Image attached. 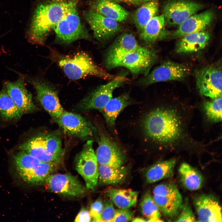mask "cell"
Listing matches in <instances>:
<instances>
[{
    "mask_svg": "<svg viewBox=\"0 0 222 222\" xmlns=\"http://www.w3.org/2000/svg\"><path fill=\"white\" fill-rule=\"evenodd\" d=\"M85 18L98 40L105 41L121 31L118 22L106 17L92 9L87 11Z\"/></svg>",
    "mask_w": 222,
    "mask_h": 222,
    "instance_id": "obj_14",
    "label": "cell"
},
{
    "mask_svg": "<svg viewBox=\"0 0 222 222\" xmlns=\"http://www.w3.org/2000/svg\"><path fill=\"white\" fill-rule=\"evenodd\" d=\"M141 46L132 35L122 34L116 38L108 50L105 60L106 66Z\"/></svg>",
    "mask_w": 222,
    "mask_h": 222,
    "instance_id": "obj_21",
    "label": "cell"
},
{
    "mask_svg": "<svg viewBox=\"0 0 222 222\" xmlns=\"http://www.w3.org/2000/svg\"><path fill=\"white\" fill-rule=\"evenodd\" d=\"M58 63L67 76L72 80L92 76L111 80L119 76L109 73L98 67L88 55L83 52L71 57H63Z\"/></svg>",
    "mask_w": 222,
    "mask_h": 222,
    "instance_id": "obj_3",
    "label": "cell"
},
{
    "mask_svg": "<svg viewBox=\"0 0 222 222\" xmlns=\"http://www.w3.org/2000/svg\"><path fill=\"white\" fill-rule=\"evenodd\" d=\"M23 113L7 93L5 88L0 91V115L5 121L19 119Z\"/></svg>",
    "mask_w": 222,
    "mask_h": 222,
    "instance_id": "obj_32",
    "label": "cell"
},
{
    "mask_svg": "<svg viewBox=\"0 0 222 222\" xmlns=\"http://www.w3.org/2000/svg\"><path fill=\"white\" fill-rule=\"evenodd\" d=\"M75 222H91L92 221V219L89 211L86 208H82L76 217Z\"/></svg>",
    "mask_w": 222,
    "mask_h": 222,
    "instance_id": "obj_41",
    "label": "cell"
},
{
    "mask_svg": "<svg viewBox=\"0 0 222 222\" xmlns=\"http://www.w3.org/2000/svg\"><path fill=\"white\" fill-rule=\"evenodd\" d=\"M93 141H88L74 161L76 169L84 179L87 189L94 190L98 183V165L93 147Z\"/></svg>",
    "mask_w": 222,
    "mask_h": 222,
    "instance_id": "obj_7",
    "label": "cell"
},
{
    "mask_svg": "<svg viewBox=\"0 0 222 222\" xmlns=\"http://www.w3.org/2000/svg\"><path fill=\"white\" fill-rule=\"evenodd\" d=\"M76 6L74 1H55L40 4L34 10L27 31L32 43L42 44L51 30L69 11Z\"/></svg>",
    "mask_w": 222,
    "mask_h": 222,
    "instance_id": "obj_2",
    "label": "cell"
},
{
    "mask_svg": "<svg viewBox=\"0 0 222 222\" xmlns=\"http://www.w3.org/2000/svg\"><path fill=\"white\" fill-rule=\"evenodd\" d=\"M59 164L41 162L29 170L19 174L25 182L32 185L44 183L47 178L56 170Z\"/></svg>",
    "mask_w": 222,
    "mask_h": 222,
    "instance_id": "obj_24",
    "label": "cell"
},
{
    "mask_svg": "<svg viewBox=\"0 0 222 222\" xmlns=\"http://www.w3.org/2000/svg\"><path fill=\"white\" fill-rule=\"evenodd\" d=\"M189 72L188 67L183 64L167 61L155 68L141 82L143 85H149L160 82L181 80Z\"/></svg>",
    "mask_w": 222,
    "mask_h": 222,
    "instance_id": "obj_13",
    "label": "cell"
},
{
    "mask_svg": "<svg viewBox=\"0 0 222 222\" xmlns=\"http://www.w3.org/2000/svg\"><path fill=\"white\" fill-rule=\"evenodd\" d=\"M113 1L117 2L125 3L129 4L135 5L140 6L142 5L143 2L141 0H112Z\"/></svg>",
    "mask_w": 222,
    "mask_h": 222,
    "instance_id": "obj_42",
    "label": "cell"
},
{
    "mask_svg": "<svg viewBox=\"0 0 222 222\" xmlns=\"http://www.w3.org/2000/svg\"><path fill=\"white\" fill-rule=\"evenodd\" d=\"M165 22L163 14L153 17L148 22L142 31L139 33L140 39L148 45L154 43L159 36Z\"/></svg>",
    "mask_w": 222,
    "mask_h": 222,
    "instance_id": "obj_31",
    "label": "cell"
},
{
    "mask_svg": "<svg viewBox=\"0 0 222 222\" xmlns=\"http://www.w3.org/2000/svg\"><path fill=\"white\" fill-rule=\"evenodd\" d=\"M57 40L69 43L78 39H89L90 37L82 24L76 6L67 12L54 27Z\"/></svg>",
    "mask_w": 222,
    "mask_h": 222,
    "instance_id": "obj_6",
    "label": "cell"
},
{
    "mask_svg": "<svg viewBox=\"0 0 222 222\" xmlns=\"http://www.w3.org/2000/svg\"><path fill=\"white\" fill-rule=\"evenodd\" d=\"M142 213L148 222L162 221L161 219V212L152 196L149 193L143 196L140 204Z\"/></svg>",
    "mask_w": 222,
    "mask_h": 222,
    "instance_id": "obj_33",
    "label": "cell"
},
{
    "mask_svg": "<svg viewBox=\"0 0 222 222\" xmlns=\"http://www.w3.org/2000/svg\"><path fill=\"white\" fill-rule=\"evenodd\" d=\"M44 183L47 189L52 192L72 197L82 196L87 190L76 177L69 174H51Z\"/></svg>",
    "mask_w": 222,
    "mask_h": 222,
    "instance_id": "obj_10",
    "label": "cell"
},
{
    "mask_svg": "<svg viewBox=\"0 0 222 222\" xmlns=\"http://www.w3.org/2000/svg\"><path fill=\"white\" fill-rule=\"evenodd\" d=\"M213 17L212 10H207L202 13L194 14L179 25L172 34L175 38L204 31L211 23Z\"/></svg>",
    "mask_w": 222,
    "mask_h": 222,
    "instance_id": "obj_19",
    "label": "cell"
},
{
    "mask_svg": "<svg viewBox=\"0 0 222 222\" xmlns=\"http://www.w3.org/2000/svg\"><path fill=\"white\" fill-rule=\"evenodd\" d=\"M13 158L19 174L31 169L41 162L26 152L22 150L15 154Z\"/></svg>",
    "mask_w": 222,
    "mask_h": 222,
    "instance_id": "obj_35",
    "label": "cell"
},
{
    "mask_svg": "<svg viewBox=\"0 0 222 222\" xmlns=\"http://www.w3.org/2000/svg\"><path fill=\"white\" fill-rule=\"evenodd\" d=\"M203 8L202 5L188 0H172L163 10L165 22L170 25H179Z\"/></svg>",
    "mask_w": 222,
    "mask_h": 222,
    "instance_id": "obj_12",
    "label": "cell"
},
{
    "mask_svg": "<svg viewBox=\"0 0 222 222\" xmlns=\"http://www.w3.org/2000/svg\"><path fill=\"white\" fill-rule=\"evenodd\" d=\"M198 221L220 222L222 221L221 208L214 196L203 194L196 197L194 201Z\"/></svg>",
    "mask_w": 222,
    "mask_h": 222,
    "instance_id": "obj_17",
    "label": "cell"
},
{
    "mask_svg": "<svg viewBox=\"0 0 222 222\" xmlns=\"http://www.w3.org/2000/svg\"><path fill=\"white\" fill-rule=\"evenodd\" d=\"M178 217L175 221L176 222L197 221L191 208L187 199L183 204Z\"/></svg>",
    "mask_w": 222,
    "mask_h": 222,
    "instance_id": "obj_38",
    "label": "cell"
},
{
    "mask_svg": "<svg viewBox=\"0 0 222 222\" xmlns=\"http://www.w3.org/2000/svg\"><path fill=\"white\" fill-rule=\"evenodd\" d=\"M107 196L119 208L129 209L135 205L138 196L137 192L130 189H110Z\"/></svg>",
    "mask_w": 222,
    "mask_h": 222,
    "instance_id": "obj_29",
    "label": "cell"
},
{
    "mask_svg": "<svg viewBox=\"0 0 222 222\" xmlns=\"http://www.w3.org/2000/svg\"><path fill=\"white\" fill-rule=\"evenodd\" d=\"M98 183L104 185H113L122 182L127 175V168L122 165L114 167L98 164Z\"/></svg>",
    "mask_w": 222,
    "mask_h": 222,
    "instance_id": "obj_27",
    "label": "cell"
},
{
    "mask_svg": "<svg viewBox=\"0 0 222 222\" xmlns=\"http://www.w3.org/2000/svg\"><path fill=\"white\" fill-rule=\"evenodd\" d=\"M143 2H146L154 0H141Z\"/></svg>",
    "mask_w": 222,
    "mask_h": 222,
    "instance_id": "obj_44",
    "label": "cell"
},
{
    "mask_svg": "<svg viewBox=\"0 0 222 222\" xmlns=\"http://www.w3.org/2000/svg\"><path fill=\"white\" fill-rule=\"evenodd\" d=\"M176 162L175 158L158 162L151 166L147 171L146 179L151 183L172 177Z\"/></svg>",
    "mask_w": 222,
    "mask_h": 222,
    "instance_id": "obj_26",
    "label": "cell"
},
{
    "mask_svg": "<svg viewBox=\"0 0 222 222\" xmlns=\"http://www.w3.org/2000/svg\"><path fill=\"white\" fill-rule=\"evenodd\" d=\"M5 88L23 114L32 112L37 109L33 102L31 94L26 87L23 77H20L14 81L5 82Z\"/></svg>",
    "mask_w": 222,
    "mask_h": 222,
    "instance_id": "obj_18",
    "label": "cell"
},
{
    "mask_svg": "<svg viewBox=\"0 0 222 222\" xmlns=\"http://www.w3.org/2000/svg\"><path fill=\"white\" fill-rule=\"evenodd\" d=\"M158 8V3L154 0L142 4L135 11L132 18L139 33L148 22L157 14Z\"/></svg>",
    "mask_w": 222,
    "mask_h": 222,
    "instance_id": "obj_30",
    "label": "cell"
},
{
    "mask_svg": "<svg viewBox=\"0 0 222 222\" xmlns=\"http://www.w3.org/2000/svg\"><path fill=\"white\" fill-rule=\"evenodd\" d=\"M178 110L170 106L153 109L143 119L146 135L151 140L162 146H171L181 139L184 122Z\"/></svg>",
    "mask_w": 222,
    "mask_h": 222,
    "instance_id": "obj_1",
    "label": "cell"
},
{
    "mask_svg": "<svg viewBox=\"0 0 222 222\" xmlns=\"http://www.w3.org/2000/svg\"><path fill=\"white\" fill-rule=\"evenodd\" d=\"M115 211L112 200L109 198H105L103 204L101 222H113Z\"/></svg>",
    "mask_w": 222,
    "mask_h": 222,
    "instance_id": "obj_37",
    "label": "cell"
},
{
    "mask_svg": "<svg viewBox=\"0 0 222 222\" xmlns=\"http://www.w3.org/2000/svg\"><path fill=\"white\" fill-rule=\"evenodd\" d=\"M46 147L51 155L62 160L64 151L62 141L59 136L54 134H44Z\"/></svg>",
    "mask_w": 222,
    "mask_h": 222,
    "instance_id": "obj_36",
    "label": "cell"
},
{
    "mask_svg": "<svg viewBox=\"0 0 222 222\" xmlns=\"http://www.w3.org/2000/svg\"><path fill=\"white\" fill-rule=\"evenodd\" d=\"M210 39L209 33L205 31L186 35L178 41L175 46V51L179 53L198 51L206 46Z\"/></svg>",
    "mask_w": 222,
    "mask_h": 222,
    "instance_id": "obj_22",
    "label": "cell"
},
{
    "mask_svg": "<svg viewBox=\"0 0 222 222\" xmlns=\"http://www.w3.org/2000/svg\"><path fill=\"white\" fill-rule=\"evenodd\" d=\"M90 5L92 9L118 22L126 20L129 14L128 11L112 0H94Z\"/></svg>",
    "mask_w": 222,
    "mask_h": 222,
    "instance_id": "obj_23",
    "label": "cell"
},
{
    "mask_svg": "<svg viewBox=\"0 0 222 222\" xmlns=\"http://www.w3.org/2000/svg\"><path fill=\"white\" fill-rule=\"evenodd\" d=\"M31 82L36 91L37 99L44 109L53 119L59 117L64 110L55 89L41 80H32Z\"/></svg>",
    "mask_w": 222,
    "mask_h": 222,
    "instance_id": "obj_15",
    "label": "cell"
},
{
    "mask_svg": "<svg viewBox=\"0 0 222 222\" xmlns=\"http://www.w3.org/2000/svg\"><path fill=\"white\" fill-rule=\"evenodd\" d=\"M19 148L41 162L59 164L62 161L48 152L45 145L44 134L32 138L21 144Z\"/></svg>",
    "mask_w": 222,
    "mask_h": 222,
    "instance_id": "obj_20",
    "label": "cell"
},
{
    "mask_svg": "<svg viewBox=\"0 0 222 222\" xmlns=\"http://www.w3.org/2000/svg\"><path fill=\"white\" fill-rule=\"evenodd\" d=\"M131 103V99L128 93L112 98L101 111L107 124L110 127L113 126L121 112Z\"/></svg>",
    "mask_w": 222,
    "mask_h": 222,
    "instance_id": "obj_25",
    "label": "cell"
},
{
    "mask_svg": "<svg viewBox=\"0 0 222 222\" xmlns=\"http://www.w3.org/2000/svg\"><path fill=\"white\" fill-rule=\"evenodd\" d=\"M196 86L200 94L212 99L222 96L221 70L212 66L196 70Z\"/></svg>",
    "mask_w": 222,
    "mask_h": 222,
    "instance_id": "obj_9",
    "label": "cell"
},
{
    "mask_svg": "<svg viewBox=\"0 0 222 222\" xmlns=\"http://www.w3.org/2000/svg\"><path fill=\"white\" fill-rule=\"evenodd\" d=\"M178 172L183 186L190 191H196L202 186L203 178L201 173L189 164L182 163Z\"/></svg>",
    "mask_w": 222,
    "mask_h": 222,
    "instance_id": "obj_28",
    "label": "cell"
},
{
    "mask_svg": "<svg viewBox=\"0 0 222 222\" xmlns=\"http://www.w3.org/2000/svg\"><path fill=\"white\" fill-rule=\"evenodd\" d=\"M156 56L152 50L141 46L110 63L109 68L124 67L129 69L134 76L144 74L146 76L155 62Z\"/></svg>",
    "mask_w": 222,
    "mask_h": 222,
    "instance_id": "obj_4",
    "label": "cell"
},
{
    "mask_svg": "<svg viewBox=\"0 0 222 222\" xmlns=\"http://www.w3.org/2000/svg\"><path fill=\"white\" fill-rule=\"evenodd\" d=\"M53 120L67 134L81 138L91 137L96 131L89 121L75 113L64 110L59 117Z\"/></svg>",
    "mask_w": 222,
    "mask_h": 222,
    "instance_id": "obj_11",
    "label": "cell"
},
{
    "mask_svg": "<svg viewBox=\"0 0 222 222\" xmlns=\"http://www.w3.org/2000/svg\"><path fill=\"white\" fill-rule=\"evenodd\" d=\"M103 203L101 199H98L91 205L89 212L92 221L101 222V214L103 209Z\"/></svg>",
    "mask_w": 222,
    "mask_h": 222,
    "instance_id": "obj_39",
    "label": "cell"
},
{
    "mask_svg": "<svg viewBox=\"0 0 222 222\" xmlns=\"http://www.w3.org/2000/svg\"><path fill=\"white\" fill-rule=\"evenodd\" d=\"M134 212L128 209L116 210L113 222H128L133 219Z\"/></svg>",
    "mask_w": 222,
    "mask_h": 222,
    "instance_id": "obj_40",
    "label": "cell"
},
{
    "mask_svg": "<svg viewBox=\"0 0 222 222\" xmlns=\"http://www.w3.org/2000/svg\"><path fill=\"white\" fill-rule=\"evenodd\" d=\"M95 154L98 164L112 166H121L125 155L118 145L104 133H101Z\"/></svg>",
    "mask_w": 222,
    "mask_h": 222,
    "instance_id": "obj_16",
    "label": "cell"
},
{
    "mask_svg": "<svg viewBox=\"0 0 222 222\" xmlns=\"http://www.w3.org/2000/svg\"><path fill=\"white\" fill-rule=\"evenodd\" d=\"M131 221L133 222H145L147 221L145 219L140 217H137L133 219Z\"/></svg>",
    "mask_w": 222,
    "mask_h": 222,
    "instance_id": "obj_43",
    "label": "cell"
},
{
    "mask_svg": "<svg viewBox=\"0 0 222 222\" xmlns=\"http://www.w3.org/2000/svg\"><path fill=\"white\" fill-rule=\"evenodd\" d=\"M127 80L124 76H119L107 83L101 85L80 102L77 105L78 108L83 111L92 109L101 111L112 98L114 90L121 86Z\"/></svg>",
    "mask_w": 222,
    "mask_h": 222,
    "instance_id": "obj_8",
    "label": "cell"
},
{
    "mask_svg": "<svg viewBox=\"0 0 222 222\" xmlns=\"http://www.w3.org/2000/svg\"><path fill=\"white\" fill-rule=\"evenodd\" d=\"M204 109L208 118L213 122L222 121V96L205 101Z\"/></svg>",
    "mask_w": 222,
    "mask_h": 222,
    "instance_id": "obj_34",
    "label": "cell"
},
{
    "mask_svg": "<svg viewBox=\"0 0 222 222\" xmlns=\"http://www.w3.org/2000/svg\"><path fill=\"white\" fill-rule=\"evenodd\" d=\"M152 198L161 212L168 217L176 216L183 204L182 196L172 183H161L153 189Z\"/></svg>",
    "mask_w": 222,
    "mask_h": 222,
    "instance_id": "obj_5",
    "label": "cell"
}]
</instances>
